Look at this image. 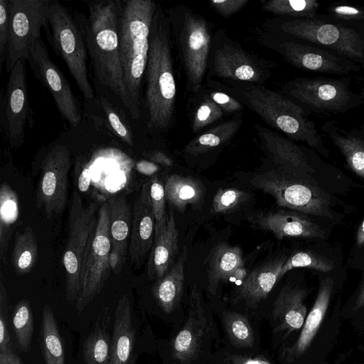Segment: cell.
<instances>
[{
  "label": "cell",
  "instance_id": "6da1fadb",
  "mask_svg": "<svg viewBox=\"0 0 364 364\" xmlns=\"http://www.w3.org/2000/svg\"><path fill=\"white\" fill-rule=\"evenodd\" d=\"M149 40L145 70L146 124L149 129L164 132L173 123L176 82L171 23L159 5L153 18Z\"/></svg>",
  "mask_w": 364,
  "mask_h": 364
},
{
  "label": "cell",
  "instance_id": "7a4b0ae2",
  "mask_svg": "<svg viewBox=\"0 0 364 364\" xmlns=\"http://www.w3.org/2000/svg\"><path fill=\"white\" fill-rule=\"evenodd\" d=\"M88 18L82 31L95 76L101 84L114 93L129 112L131 105L127 92L119 55V21L122 2L117 0L87 3Z\"/></svg>",
  "mask_w": 364,
  "mask_h": 364
},
{
  "label": "cell",
  "instance_id": "3957f363",
  "mask_svg": "<svg viewBox=\"0 0 364 364\" xmlns=\"http://www.w3.org/2000/svg\"><path fill=\"white\" fill-rule=\"evenodd\" d=\"M231 92L266 123L282 132L294 141L306 144L325 158L330 156L321 132L308 117L309 113L285 95L261 85L232 83Z\"/></svg>",
  "mask_w": 364,
  "mask_h": 364
},
{
  "label": "cell",
  "instance_id": "277c9868",
  "mask_svg": "<svg viewBox=\"0 0 364 364\" xmlns=\"http://www.w3.org/2000/svg\"><path fill=\"white\" fill-rule=\"evenodd\" d=\"M156 7V3L151 0H127L122 5L119 21V55L131 105L129 113L134 119H137L140 114V90Z\"/></svg>",
  "mask_w": 364,
  "mask_h": 364
},
{
  "label": "cell",
  "instance_id": "5b68a950",
  "mask_svg": "<svg viewBox=\"0 0 364 364\" xmlns=\"http://www.w3.org/2000/svg\"><path fill=\"white\" fill-rule=\"evenodd\" d=\"M250 183L272 196L279 207L336 223L341 219L334 210L333 197L314 178L273 168L255 174Z\"/></svg>",
  "mask_w": 364,
  "mask_h": 364
},
{
  "label": "cell",
  "instance_id": "8992f818",
  "mask_svg": "<svg viewBox=\"0 0 364 364\" xmlns=\"http://www.w3.org/2000/svg\"><path fill=\"white\" fill-rule=\"evenodd\" d=\"M167 15L186 88L196 94L202 90L208 70L213 43L210 28L202 16L184 5L175 6Z\"/></svg>",
  "mask_w": 364,
  "mask_h": 364
},
{
  "label": "cell",
  "instance_id": "52a82bcc",
  "mask_svg": "<svg viewBox=\"0 0 364 364\" xmlns=\"http://www.w3.org/2000/svg\"><path fill=\"white\" fill-rule=\"evenodd\" d=\"M351 77H296L284 85V92L309 114H345L364 105V87Z\"/></svg>",
  "mask_w": 364,
  "mask_h": 364
},
{
  "label": "cell",
  "instance_id": "ba28073f",
  "mask_svg": "<svg viewBox=\"0 0 364 364\" xmlns=\"http://www.w3.org/2000/svg\"><path fill=\"white\" fill-rule=\"evenodd\" d=\"M100 202L87 205L77 191L72 195L68 216V237L62 262L65 270V295L77 301L82 290L83 271L95 236Z\"/></svg>",
  "mask_w": 364,
  "mask_h": 364
},
{
  "label": "cell",
  "instance_id": "9c48e42d",
  "mask_svg": "<svg viewBox=\"0 0 364 364\" xmlns=\"http://www.w3.org/2000/svg\"><path fill=\"white\" fill-rule=\"evenodd\" d=\"M272 33H282L328 48L364 67V32L338 22L314 18H279L266 23Z\"/></svg>",
  "mask_w": 364,
  "mask_h": 364
},
{
  "label": "cell",
  "instance_id": "30bf717a",
  "mask_svg": "<svg viewBox=\"0 0 364 364\" xmlns=\"http://www.w3.org/2000/svg\"><path fill=\"white\" fill-rule=\"evenodd\" d=\"M48 25L46 28L49 42L55 52L65 61L71 75L85 98L95 97L88 78L87 49L85 37L69 10L58 1L50 0Z\"/></svg>",
  "mask_w": 364,
  "mask_h": 364
},
{
  "label": "cell",
  "instance_id": "8fae6325",
  "mask_svg": "<svg viewBox=\"0 0 364 364\" xmlns=\"http://www.w3.org/2000/svg\"><path fill=\"white\" fill-rule=\"evenodd\" d=\"M264 63L228 38L222 30L213 38L208 71L214 77L261 85L270 75L268 64Z\"/></svg>",
  "mask_w": 364,
  "mask_h": 364
},
{
  "label": "cell",
  "instance_id": "7c38bea8",
  "mask_svg": "<svg viewBox=\"0 0 364 364\" xmlns=\"http://www.w3.org/2000/svg\"><path fill=\"white\" fill-rule=\"evenodd\" d=\"M50 0H9V36L6 68L10 73L16 63L27 60L31 46L41 38L48 25Z\"/></svg>",
  "mask_w": 364,
  "mask_h": 364
},
{
  "label": "cell",
  "instance_id": "4fadbf2b",
  "mask_svg": "<svg viewBox=\"0 0 364 364\" xmlns=\"http://www.w3.org/2000/svg\"><path fill=\"white\" fill-rule=\"evenodd\" d=\"M111 248L109 210L105 201L100 206L95 236L84 267L82 290L75 304L78 313L100 293L107 282L112 271Z\"/></svg>",
  "mask_w": 364,
  "mask_h": 364
},
{
  "label": "cell",
  "instance_id": "5bb4252c",
  "mask_svg": "<svg viewBox=\"0 0 364 364\" xmlns=\"http://www.w3.org/2000/svg\"><path fill=\"white\" fill-rule=\"evenodd\" d=\"M26 60H18L9 73L1 100V124L12 147H20L25 138V129L31 120L26 81Z\"/></svg>",
  "mask_w": 364,
  "mask_h": 364
},
{
  "label": "cell",
  "instance_id": "9a60e30c",
  "mask_svg": "<svg viewBox=\"0 0 364 364\" xmlns=\"http://www.w3.org/2000/svg\"><path fill=\"white\" fill-rule=\"evenodd\" d=\"M70 168V151L64 145L55 146L42 162L36 207L44 212L48 220L65 209Z\"/></svg>",
  "mask_w": 364,
  "mask_h": 364
},
{
  "label": "cell",
  "instance_id": "2e32d148",
  "mask_svg": "<svg viewBox=\"0 0 364 364\" xmlns=\"http://www.w3.org/2000/svg\"><path fill=\"white\" fill-rule=\"evenodd\" d=\"M26 60L34 75L51 93L61 115L71 125L77 126L82 119L77 100L63 73L50 60L41 38L31 46Z\"/></svg>",
  "mask_w": 364,
  "mask_h": 364
},
{
  "label": "cell",
  "instance_id": "e0dca14e",
  "mask_svg": "<svg viewBox=\"0 0 364 364\" xmlns=\"http://www.w3.org/2000/svg\"><path fill=\"white\" fill-rule=\"evenodd\" d=\"M86 165L96 200L103 203L124 188L130 181L133 168L132 158L116 148H103L95 151Z\"/></svg>",
  "mask_w": 364,
  "mask_h": 364
},
{
  "label": "cell",
  "instance_id": "ac0fdd59",
  "mask_svg": "<svg viewBox=\"0 0 364 364\" xmlns=\"http://www.w3.org/2000/svg\"><path fill=\"white\" fill-rule=\"evenodd\" d=\"M265 43L299 69L339 75L361 69V66L353 61L317 46L273 38H265Z\"/></svg>",
  "mask_w": 364,
  "mask_h": 364
},
{
  "label": "cell",
  "instance_id": "d6986e66",
  "mask_svg": "<svg viewBox=\"0 0 364 364\" xmlns=\"http://www.w3.org/2000/svg\"><path fill=\"white\" fill-rule=\"evenodd\" d=\"M255 129L261 146L277 166L276 168L291 174L313 178L316 169L312 151L299 146L293 140L260 124Z\"/></svg>",
  "mask_w": 364,
  "mask_h": 364
},
{
  "label": "cell",
  "instance_id": "ffe728a7",
  "mask_svg": "<svg viewBox=\"0 0 364 364\" xmlns=\"http://www.w3.org/2000/svg\"><path fill=\"white\" fill-rule=\"evenodd\" d=\"M212 331L213 322L205 309L203 295L194 284L189 295L186 321L172 343L174 358L185 363L196 358Z\"/></svg>",
  "mask_w": 364,
  "mask_h": 364
},
{
  "label": "cell",
  "instance_id": "44dd1931",
  "mask_svg": "<svg viewBox=\"0 0 364 364\" xmlns=\"http://www.w3.org/2000/svg\"><path fill=\"white\" fill-rule=\"evenodd\" d=\"M248 220L257 228L272 232L275 237L326 239L328 230L306 215L291 210H262Z\"/></svg>",
  "mask_w": 364,
  "mask_h": 364
},
{
  "label": "cell",
  "instance_id": "7402d4cb",
  "mask_svg": "<svg viewBox=\"0 0 364 364\" xmlns=\"http://www.w3.org/2000/svg\"><path fill=\"white\" fill-rule=\"evenodd\" d=\"M156 219L149 196V181L145 182L133 205L129 258L135 269H139L152 248Z\"/></svg>",
  "mask_w": 364,
  "mask_h": 364
},
{
  "label": "cell",
  "instance_id": "603a6c76",
  "mask_svg": "<svg viewBox=\"0 0 364 364\" xmlns=\"http://www.w3.org/2000/svg\"><path fill=\"white\" fill-rule=\"evenodd\" d=\"M178 251V230L173 212L156 222L154 240L147 261V275L150 279L163 277L174 264Z\"/></svg>",
  "mask_w": 364,
  "mask_h": 364
},
{
  "label": "cell",
  "instance_id": "cb8c5ba5",
  "mask_svg": "<svg viewBox=\"0 0 364 364\" xmlns=\"http://www.w3.org/2000/svg\"><path fill=\"white\" fill-rule=\"evenodd\" d=\"M320 132L339 150L349 168L364 180V122L346 127L338 121H327Z\"/></svg>",
  "mask_w": 364,
  "mask_h": 364
},
{
  "label": "cell",
  "instance_id": "d4e9b609",
  "mask_svg": "<svg viewBox=\"0 0 364 364\" xmlns=\"http://www.w3.org/2000/svg\"><path fill=\"white\" fill-rule=\"evenodd\" d=\"M107 202L109 210L112 245L109 262L112 271L119 274L122 271L129 252L132 212L124 196L109 198Z\"/></svg>",
  "mask_w": 364,
  "mask_h": 364
},
{
  "label": "cell",
  "instance_id": "484cf974",
  "mask_svg": "<svg viewBox=\"0 0 364 364\" xmlns=\"http://www.w3.org/2000/svg\"><path fill=\"white\" fill-rule=\"evenodd\" d=\"M287 258L285 255L277 256L250 272L237 288L235 300L242 301L250 308L257 306L281 279V269Z\"/></svg>",
  "mask_w": 364,
  "mask_h": 364
},
{
  "label": "cell",
  "instance_id": "4316f807",
  "mask_svg": "<svg viewBox=\"0 0 364 364\" xmlns=\"http://www.w3.org/2000/svg\"><path fill=\"white\" fill-rule=\"evenodd\" d=\"M333 289V280L329 277L321 279L316 300L306 317L299 338L285 352L287 360L293 361L302 355L311 346L326 316Z\"/></svg>",
  "mask_w": 364,
  "mask_h": 364
},
{
  "label": "cell",
  "instance_id": "83f0119b",
  "mask_svg": "<svg viewBox=\"0 0 364 364\" xmlns=\"http://www.w3.org/2000/svg\"><path fill=\"white\" fill-rule=\"evenodd\" d=\"M134 341L132 306L127 295L123 294L114 313L109 364H133Z\"/></svg>",
  "mask_w": 364,
  "mask_h": 364
},
{
  "label": "cell",
  "instance_id": "f1b7e54d",
  "mask_svg": "<svg viewBox=\"0 0 364 364\" xmlns=\"http://www.w3.org/2000/svg\"><path fill=\"white\" fill-rule=\"evenodd\" d=\"M306 289L297 286H287L280 291L272 310L277 330L291 333L302 328L306 316Z\"/></svg>",
  "mask_w": 364,
  "mask_h": 364
},
{
  "label": "cell",
  "instance_id": "f546056e",
  "mask_svg": "<svg viewBox=\"0 0 364 364\" xmlns=\"http://www.w3.org/2000/svg\"><path fill=\"white\" fill-rule=\"evenodd\" d=\"M242 266V251L239 246L225 242L215 245L206 259L208 291L215 295L220 284L228 280L232 273Z\"/></svg>",
  "mask_w": 364,
  "mask_h": 364
},
{
  "label": "cell",
  "instance_id": "4dcf8cb0",
  "mask_svg": "<svg viewBox=\"0 0 364 364\" xmlns=\"http://www.w3.org/2000/svg\"><path fill=\"white\" fill-rule=\"evenodd\" d=\"M187 258V247H183L178 258L169 271L163 277L156 280L153 286V296L166 314L173 311L181 299Z\"/></svg>",
  "mask_w": 364,
  "mask_h": 364
},
{
  "label": "cell",
  "instance_id": "1f68e13d",
  "mask_svg": "<svg viewBox=\"0 0 364 364\" xmlns=\"http://www.w3.org/2000/svg\"><path fill=\"white\" fill-rule=\"evenodd\" d=\"M164 186L166 201L181 213L188 205L197 206L203 200L204 186L194 177L171 174L167 178Z\"/></svg>",
  "mask_w": 364,
  "mask_h": 364
},
{
  "label": "cell",
  "instance_id": "d6a6232c",
  "mask_svg": "<svg viewBox=\"0 0 364 364\" xmlns=\"http://www.w3.org/2000/svg\"><path fill=\"white\" fill-rule=\"evenodd\" d=\"M240 117L221 122L191 140L184 149L190 156H198L225 144L241 126Z\"/></svg>",
  "mask_w": 364,
  "mask_h": 364
},
{
  "label": "cell",
  "instance_id": "836d02e7",
  "mask_svg": "<svg viewBox=\"0 0 364 364\" xmlns=\"http://www.w3.org/2000/svg\"><path fill=\"white\" fill-rule=\"evenodd\" d=\"M109 316H99L92 330L85 340L82 354L86 364H109L112 338L108 331Z\"/></svg>",
  "mask_w": 364,
  "mask_h": 364
},
{
  "label": "cell",
  "instance_id": "e575fe53",
  "mask_svg": "<svg viewBox=\"0 0 364 364\" xmlns=\"http://www.w3.org/2000/svg\"><path fill=\"white\" fill-rule=\"evenodd\" d=\"M18 217V196L6 183H3L0 188V258L6 264L9 238Z\"/></svg>",
  "mask_w": 364,
  "mask_h": 364
},
{
  "label": "cell",
  "instance_id": "d590c367",
  "mask_svg": "<svg viewBox=\"0 0 364 364\" xmlns=\"http://www.w3.org/2000/svg\"><path fill=\"white\" fill-rule=\"evenodd\" d=\"M41 348L46 364H65V353L52 309L46 304L42 311Z\"/></svg>",
  "mask_w": 364,
  "mask_h": 364
},
{
  "label": "cell",
  "instance_id": "8d00e7d4",
  "mask_svg": "<svg viewBox=\"0 0 364 364\" xmlns=\"http://www.w3.org/2000/svg\"><path fill=\"white\" fill-rule=\"evenodd\" d=\"M38 249L37 237L31 226H26L22 232H16L12 264L17 275L27 274L33 269L38 259Z\"/></svg>",
  "mask_w": 364,
  "mask_h": 364
},
{
  "label": "cell",
  "instance_id": "74e56055",
  "mask_svg": "<svg viewBox=\"0 0 364 364\" xmlns=\"http://www.w3.org/2000/svg\"><path fill=\"white\" fill-rule=\"evenodd\" d=\"M12 326L20 351H30L34 323L28 299H23L15 305L12 314Z\"/></svg>",
  "mask_w": 364,
  "mask_h": 364
},
{
  "label": "cell",
  "instance_id": "f35d334b",
  "mask_svg": "<svg viewBox=\"0 0 364 364\" xmlns=\"http://www.w3.org/2000/svg\"><path fill=\"white\" fill-rule=\"evenodd\" d=\"M320 6L317 0H270L262 3L267 12L289 18H314Z\"/></svg>",
  "mask_w": 364,
  "mask_h": 364
},
{
  "label": "cell",
  "instance_id": "ab89813d",
  "mask_svg": "<svg viewBox=\"0 0 364 364\" xmlns=\"http://www.w3.org/2000/svg\"><path fill=\"white\" fill-rule=\"evenodd\" d=\"M223 321L227 335L235 346L248 348L253 346V330L245 316L236 312L224 311Z\"/></svg>",
  "mask_w": 364,
  "mask_h": 364
},
{
  "label": "cell",
  "instance_id": "60d3db41",
  "mask_svg": "<svg viewBox=\"0 0 364 364\" xmlns=\"http://www.w3.org/2000/svg\"><path fill=\"white\" fill-rule=\"evenodd\" d=\"M309 268L322 272H330L334 267V262L329 258L312 251H298L287 258L283 264L280 277L295 268Z\"/></svg>",
  "mask_w": 364,
  "mask_h": 364
},
{
  "label": "cell",
  "instance_id": "b9f144b4",
  "mask_svg": "<svg viewBox=\"0 0 364 364\" xmlns=\"http://www.w3.org/2000/svg\"><path fill=\"white\" fill-rule=\"evenodd\" d=\"M191 113V127L194 133H198L205 127L220 119L225 114L208 95L201 96Z\"/></svg>",
  "mask_w": 364,
  "mask_h": 364
},
{
  "label": "cell",
  "instance_id": "7bdbcfd3",
  "mask_svg": "<svg viewBox=\"0 0 364 364\" xmlns=\"http://www.w3.org/2000/svg\"><path fill=\"white\" fill-rule=\"evenodd\" d=\"M250 199V194L234 188H220L212 201L211 212L227 214L236 210Z\"/></svg>",
  "mask_w": 364,
  "mask_h": 364
},
{
  "label": "cell",
  "instance_id": "ee69618b",
  "mask_svg": "<svg viewBox=\"0 0 364 364\" xmlns=\"http://www.w3.org/2000/svg\"><path fill=\"white\" fill-rule=\"evenodd\" d=\"M9 300L3 279L0 282V353L13 350V344L8 328Z\"/></svg>",
  "mask_w": 364,
  "mask_h": 364
},
{
  "label": "cell",
  "instance_id": "f6af8a7d",
  "mask_svg": "<svg viewBox=\"0 0 364 364\" xmlns=\"http://www.w3.org/2000/svg\"><path fill=\"white\" fill-rule=\"evenodd\" d=\"M328 16L342 21L364 23V6H353L345 1L335 2L327 8Z\"/></svg>",
  "mask_w": 364,
  "mask_h": 364
},
{
  "label": "cell",
  "instance_id": "bcb514c9",
  "mask_svg": "<svg viewBox=\"0 0 364 364\" xmlns=\"http://www.w3.org/2000/svg\"><path fill=\"white\" fill-rule=\"evenodd\" d=\"M164 186L157 176H154L149 181V196L156 222L161 221L166 214Z\"/></svg>",
  "mask_w": 364,
  "mask_h": 364
},
{
  "label": "cell",
  "instance_id": "7dc6e473",
  "mask_svg": "<svg viewBox=\"0 0 364 364\" xmlns=\"http://www.w3.org/2000/svg\"><path fill=\"white\" fill-rule=\"evenodd\" d=\"M102 108L107 116V121L109 126L115 134L120 138L124 143L129 146H132L134 144L133 136L130 131L122 122L120 117L112 109L107 100L105 98L101 99Z\"/></svg>",
  "mask_w": 364,
  "mask_h": 364
},
{
  "label": "cell",
  "instance_id": "c3c4849f",
  "mask_svg": "<svg viewBox=\"0 0 364 364\" xmlns=\"http://www.w3.org/2000/svg\"><path fill=\"white\" fill-rule=\"evenodd\" d=\"M9 36V0H0V69L6 62Z\"/></svg>",
  "mask_w": 364,
  "mask_h": 364
},
{
  "label": "cell",
  "instance_id": "681fc988",
  "mask_svg": "<svg viewBox=\"0 0 364 364\" xmlns=\"http://www.w3.org/2000/svg\"><path fill=\"white\" fill-rule=\"evenodd\" d=\"M207 95L224 113L233 114L243 109V105L239 100L225 92L213 90Z\"/></svg>",
  "mask_w": 364,
  "mask_h": 364
},
{
  "label": "cell",
  "instance_id": "f907efd6",
  "mask_svg": "<svg viewBox=\"0 0 364 364\" xmlns=\"http://www.w3.org/2000/svg\"><path fill=\"white\" fill-rule=\"evenodd\" d=\"M249 0H211L210 6L220 15L228 17L241 10Z\"/></svg>",
  "mask_w": 364,
  "mask_h": 364
},
{
  "label": "cell",
  "instance_id": "816d5d0a",
  "mask_svg": "<svg viewBox=\"0 0 364 364\" xmlns=\"http://www.w3.org/2000/svg\"><path fill=\"white\" fill-rule=\"evenodd\" d=\"M134 167L139 173L146 176H153L161 168L159 165L147 160H140L137 161Z\"/></svg>",
  "mask_w": 364,
  "mask_h": 364
},
{
  "label": "cell",
  "instance_id": "f5cc1de1",
  "mask_svg": "<svg viewBox=\"0 0 364 364\" xmlns=\"http://www.w3.org/2000/svg\"><path fill=\"white\" fill-rule=\"evenodd\" d=\"M91 179L89 169L85 163L77 178V187L82 193L87 192L90 188Z\"/></svg>",
  "mask_w": 364,
  "mask_h": 364
},
{
  "label": "cell",
  "instance_id": "db71d44e",
  "mask_svg": "<svg viewBox=\"0 0 364 364\" xmlns=\"http://www.w3.org/2000/svg\"><path fill=\"white\" fill-rule=\"evenodd\" d=\"M147 158L151 162L161 165L166 167H171L173 166L172 159L167 155L159 151H154L147 155Z\"/></svg>",
  "mask_w": 364,
  "mask_h": 364
},
{
  "label": "cell",
  "instance_id": "11a10c76",
  "mask_svg": "<svg viewBox=\"0 0 364 364\" xmlns=\"http://www.w3.org/2000/svg\"><path fill=\"white\" fill-rule=\"evenodd\" d=\"M0 364H23L19 357L14 352L0 353Z\"/></svg>",
  "mask_w": 364,
  "mask_h": 364
},
{
  "label": "cell",
  "instance_id": "9f6ffc18",
  "mask_svg": "<svg viewBox=\"0 0 364 364\" xmlns=\"http://www.w3.org/2000/svg\"><path fill=\"white\" fill-rule=\"evenodd\" d=\"M364 306V272L361 281V284L360 286V289L358 294V296L355 299L354 305L353 306V310L354 311L359 310L362 307Z\"/></svg>",
  "mask_w": 364,
  "mask_h": 364
},
{
  "label": "cell",
  "instance_id": "6f0895ef",
  "mask_svg": "<svg viewBox=\"0 0 364 364\" xmlns=\"http://www.w3.org/2000/svg\"><path fill=\"white\" fill-rule=\"evenodd\" d=\"M355 246L356 248H361L364 247V219L359 224L355 240Z\"/></svg>",
  "mask_w": 364,
  "mask_h": 364
},
{
  "label": "cell",
  "instance_id": "680465c9",
  "mask_svg": "<svg viewBox=\"0 0 364 364\" xmlns=\"http://www.w3.org/2000/svg\"><path fill=\"white\" fill-rule=\"evenodd\" d=\"M247 276V272L246 269L242 267H237L231 274L230 278H234L236 280H242V282L246 278Z\"/></svg>",
  "mask_w": 364,
  "mask_h": 364
}]
</instances>
